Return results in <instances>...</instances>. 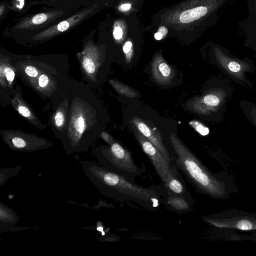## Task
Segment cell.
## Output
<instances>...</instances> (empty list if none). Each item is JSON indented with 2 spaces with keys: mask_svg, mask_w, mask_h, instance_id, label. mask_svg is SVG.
<instances>
[{
  "mask_svg": "<svg viewBox=\"0 0 256 256\" xmlns=\"http://www.w3.org/2000/svg\"><path fill=\"white\" fill-rule=\"evenodd\" d=\"M80 163L86 178L105 196L122 202H134L150 210L157 208L159 197L154 190L140 186L98 162L82 160Z\"/></svg>",
  "mask_w": 256,
  "mask_h": 256,
  "instance_id": "1",
  "label": "cell"
},
{
  "mask_svg": "<svg viewBox=\"0 0 256 256\" xmlns=\"http://www.w3.org/2000/svg\"><path fill=\"white\" fill-rule=\"evenodd\" d=\"M170 138L177 156L176 164L191 183L200 190L210 196H224L225 194L224 184L208 171L174 134L172 133Z\"/></svg>",
  "mask_w": 256,
  "mask_h": 256,
  "instance_id": "2",
  "label": "cell"
},
{
  "mask_svg": "<svg viewBox=\"0 0 256 256\" xmlns=\"http://www.w3.org/2000/svg\"><path fill=\"white\" fill-rule=\"evenodd\" d=\"M98 163L102 167L122 176H138L142 172L134 163L130 152L114 142L110 147L95 152Z\"/></svg>",
  "mask_w": 256,
  "mask_h": 256,
  "instance_id": "3",
  "label": "cell"
},
{
  "mask_svg": "<svg viewBox=\"0 0 256 256\" xmlns=\"http://www.w3.org/2000/svg\"><path fill=\"white\" fill-rule=\"evenodd\" d=\"M136 138L142 151L149 158L158 175L166 185L176 177L169 162L160 150L140 132L134 131Z\"/></svg>",
  "mask_w": 256,
  "mask_h": 256,
  "instance_id": "4",
  "label": "cell"
},
{
  "mask_svg": "<svg viewBox=\"0 0 256 256\" xmlns=\"http://www.w3.org/2000/svg\"><path fill=\"white\" fill-rule=\"evenodd\" d=\"M94 8L84 9L72 16L34 34V40H44L60 34L73 28L93 12Z\"/></svg>",
  "mask_w": 256,
  "mask_h": 256,
  "instance_id": "5",
  "label": "cell"
},
{
  "mask_svg": "<svg viewBox=\"0 0 256 256\" xmlns=\"http://www.w3.org/2000/svg\"><path fill=\"white\" fill-rule=\"evenodd\" d=\"M208 222L220 228H234L243 230H256V217L250 216H230L223 218L206 217Z\"/></svg>",
  "mask_w": 256,
  "mask_h": 256,
  "instance_id": "6",
  "label": "cell"
},
{
  "mask_svg": "<svg viewBox=\"0 0 256 256\" xmlns=\"http://www.w3.org/2000/svg\"><path fill=\"white\" fill-rule=\"evenodd\" d=\"M132 123L134 124L136 129L154 144L170 162L171 159L169 153L162 142V140L159 132L152 128L138 116H134Z\"/></svg>",
  "mask_w": 256,
  "mask_h": 256,
  "instance_id": "7",
  "label": "cell"
},
{
  "mask_svg": "<svg viewBox=\"0 0 256 256\" xmlns=\"http://www.w3.org/2000/svg\"><path fill=\"white\" fill-rule=\"evenodd\" d=\"M220 102V99L218 94L212 92L193 98L187 102L186 106L196 113L206 114L214 110Z\"/></svg>",
  "mask_w": 256,
  "mask_h": 256,
  "instance_id": "8",
  "label": "cell"
},
{
  "mask_svg": "<svg viewBox=\"0 0 256 256\" xmlns=\"http://www.w3.org/2000/svg\"><path fill=\"white\" fill-rule=\"evenodd\" d=\"M151 71L154 80L160 84H170L175 75L172 68L159 55L154 58Z\"/></svg>",
  "mask_w": 256,
  "mask_h": 256,
  "instance_id": "9",
  "label": "cell"
},
{
  "mask_svg": "<svg viewBox=\"0 0 256 256\" xmlns=\"http://www.w3.org/2000/svg\"><path fill=\"white\" fill-rule=\"evenodd\" d=\"M61 14V12L56 10L39 13L24 18L15 26V28L20 30L32 29L36 26L51 22L60 16Z\"/></svg>",
  "mask_w": 256,
  "mask_h": 256,
  "instance_id": "10",
  "label": "cell"
},
{
  "mask_svg": "<svg viewBox=\"0 0 256 256\" xmlns=\"http://www.w3.org/2000/svg\"><path fill=\"white\" fill-rule=\"evenodd\" d=\"M248 16L241 22V28L244 30L246 36L256 38V0H246Z\"/></svg>",
  "mask_w": 256,
  "mask_h": 256,
  "instance_id": "11",
  "label": "cell"
},
{
  "mask_svg": "<svg viewBox=\"0 0 256 256\" xmlns=\"http://www.w3.org/2000/svg\"><path fill=\"white\" fill-rule=\"evenodd\" d=\"M19 218L15 212L0 202V230L4 228L10 230L11 228H16L14 226L17 224Z\"/></svg>",
  "mask_w": 256,
  "mask_h": 256,
  "instance_id": "12",
  "label": "cell"
},
{
  "mask_svg": "<svg viewBox=\"0 0 256 256\" xmlns=\"http://www.w3.org/2000/svg\"><path fill=\"white\" fill-rule=\"evenodd\" d=\"M208 9L206 6H199L183 12L180 16L179 20L182 24L191 22L205 16Z\"/></svg>",
  "mask_w": 256,
  "mask_h": 256,
  "instance_id": "13",
  "label": "cell"
},
{
  "mask_svg": "<svg viewBox=\"0 0 256 256\" xmlns=\"http://www.w3.org/2000/svg\"><path fill=\"white\" fill-rule=\"evenodd\" d=\"M109 82L116 91L120 94L128 98H136L138 95V92L135 90L126 85L118 80L110 79Z\"/></svg>",
  "mask_w": 256,
  "mask_h": 256,
  "instance_id": "14",
  "label": "cell"
},
{
  "mask_svg": "<svg viewBox=\"0 0 256 256\" xmlns=\"http://www.w3.org/2000/svg\"><path fill=\"white\" fill-rule=\"evenodd\" d=\"M167 204L170 208L178 212H185L190 208L189 204L182 196L174 195L168 196Z\"/></svg>",
  "mask_w": 256,
  "mask_h": 256,
  "instance_id": "15",
  "label": "cell"
},
{
  "mask_svg": "<svg viewBox=\"0 0 256 256\" xmlns=\"http://www.w3.org/2000/svg\"><path fill=\"white\" fill-rule=\"evenodd\" d=\"M166 187L168 188L175 195L182 196L185 192V190L182 184L176 177L170 180Z\"/></svg>",
  "mask_w": 256,
  "mask_h": 256,
  "instance_id": "16",
  "label": "cell"
},
{
  "mask_svg": "<svg viewBox=\"0 0 256 256\" xmlns=\"http://www.w3.org/2000/svg\"><path fill=\"white\" fill-rule=\"evenodd\" d=\"M22 168L21 166L14 168H0V184L3 185L5 184L8 179L18 174Z\"/></svg>",
  "mask_w": 256,
  "mask_h": 256,
  "instance_id": "17",
  "label": "cell"
},
{
  "mask_svg": "<svg viewBox=\"0 0 256 256\" xmlns=\"http://www.w3.org/2000/svg\"><path fill=\"white\" fill-rule=\"evenodd\" d=\"M190 124L202 136H206L209 133V129L200 122L192 120L190 122Z\"/></svg>",
  "mask_w": 256,
  "mask_h": 256,
  "instance_id": "18",
  "label": "cell"
},
{
  "mask_svg": "<svg viewBox=\"0 0 256 256\" xmlns=\"http://www.w3.org/2000/svg\"><path fill=\"white\" fill-rule=\"evenodd\" d=\"M83 65L88 73L92 74L96 70L95 64L90 57L85 58L83 61Z\"/></svg>",
  "mask_w": 256,
  "mask_h": 256,
  "instance_id": "19",
  "label": "cell"
},
{
  "mask_svg": "<svg viewBox=\"0 0 256 256\" xmlns=\"http://www.w3.org/2000/svg\"><path fill=\"white\" fill-rule=\"evenodd\" d=\"M132 43L130 41L126 42L123 46V52L126 55V60L129 63L132 58Z\"/></svg>",
  "mask_w": 256,
  "mask_h": 256,
  "instance_id": "20",
  "label": "cell"
},
{
  "mask_svg": "<svg viewBox=\"0 0 256 256\" xmlns=\"http://www.w3.org/2000/svg\"><path fill=\"white\" fill-rule=\"evenodd\" d=\"M64 114L60 111H58L56 113L54 117L56 125L58 127L62 126L64 124Z\"/></svg>",
  "mask_w": 256,
  "mask_h": 256,
  "instance_id": "21",
  "label": "cell"
},
{
  "mask_svg": "<svg viewBox=\"0 0 256 256\" xmlns=\"http://www.w3.org/2000/svg\"><path fill=\"white\" fill-rule=\"evenodd\" d=\"M18 111L20 114L26 118H30L32 116L30 110L25 106L20 105L18 108Z\"/></svg>",
  "mask_w": 256,
  "mask_h": 256,
  "instance_id": "22",
  "label": "cell"
},
{
  "mask_svg": "<svg viewBox=\"0 0 256 256\" xmlns=\"http://www.w3.org/2000/svg\"><path fill=\"white\" fill-rule=\"evenodd\" d=\"M228 70L233 72H237L241 70V66L238 62L230 61L228 64Z\"/></svg>",
  "mask_w": 256,
  "mask_h": 256,
  "instance_id": "23",
  "label": "cell"
},
{
  "mask_svg": "<svg viewBox=\"0 0 256 256\" xmlns=\"http://www.w3.org/2000/svg\"><path fill=\"white\" fill-rule=\"evenodd\" d=\"M25 72L30 77H36L38 74L36 68L32 66H28L25 68Z\"/></svg>",
  "mask_w": 256,
  "mask_h": 256,
  "instance_id": "24",
  "label": "cell"
},
{
  "mask_svg": "<svg viewBox=\"0 0 256 256\" xmlns=\"http://www.w3.org/2000/svg\"><path fill=\"white\" fill-rule=\"evenodd\" d=\"M4 73L8 82H11L14 80L15 74L12 70L10 68H6L4 69Z\"/></svg>",
  "mask_w": 256,
  "mask_h": 256,
  "instance_id": "25",
  "label": "cell"
},
{
  "mask_svg": "<svg viewBox=\"0 0 256 256\" xmlns=\"http://www.w3.org/2000/svg\"><path fill=\"white\" fill-rule=\"evenodd\" d=\"M48 83V76L44 74H42L38 79L39 86L42 88L46 87Z\"/></svg>",
  "mask_w": 256,
  "mask_h": 256,
  "instance_id": "26",
  "label": "cell"
},
{
  "mask_svg": "<svg viewBox=\"0 0 256 256\" xmlns=\"http://www.w3.org/2000/svg\"><path fill=\"white\" fill-rule=\"evenodd\" d=\"M114 38L116 40H120L122 36V30L119 26H116L113 32Z\"/></svg>",
  "mask_w": 256,
  "mask_h": 256,
  "instance_id": "27",
  "label": "cell"
},
{
  "mask_svg": "<svg viewBox=\"0 0 256 256\" xmlns=\"http://www.w3.org/2000/svg\"><path fill=\"white\" fill-rule=\"evenodd\" d=\"M101 137L110 146L114 142L112 136L107 132H102L101 134Z\"/></svg>",
  "mask_w": 256,
  "mask_h": 256,
  "instance_id": "28",
  "label": "cell"
},
{
  "mask_svg": "<svg viewBox=\"0 0 256 256\" xmlns=\"http://www.w3.org/2000/svg\"><path fill=\"white\" fill-rule=\"evenodd\" d=\"M131 5L130 4H124L122 5H120L118 9L120 11H127L129 10L130 8Z\"/></svg>",
  "mask_w": 256,
  "mask_h": 256,
  "instance_id": "29",
  "label": "cell"
},
{
  "mask_svg": "<svg viewBox=\"0 0 256 256\" xmlns=\"http://www.w3.org/2000/svg\"><path fill=\"white\" fill-rule=\"evenodd\" d=\"M158 32H160L164 36L166 34L168 30L166 27L162 26L160 28Z\"/></svg>",
  "mask_w": 256,
  "mask_h": 256,
  "instance_id": "30",
  "label": "cell"
},
{
  "mask_svg": "<svg viewBox=\"0 0 256 256\" xmlns=\"http://www.w3.org/2000/svg\"><path fill=\"white\" fill-rule=\"evenodd\" d=\"M154 36L156 40H159L162 38L163 36L160 32H158L154 34Z\"/></svg>",
  "mask_w": 256,
  "mask_h": 256,
  "instance_id": "31",
  "label": "cell"
},
{
  "mask_svg": "<svg viewBox=\"0 0 256 256\" xmlns=\"http://www.w3.org/2000/svg\"><path fill=\"white\" fill-rule=\"evenodd\" d=\"M252 117L254 122L256 125V109H252Z\"/></svg>",
  "mask_w": 256,
  "mask_h": 256,
  "instance_id": "32",
  "label": "cell"
},
{
  "mask_svg": "<svg viewBox=\"0 0 256 256\" xmlns=\"http://www.w3.org/2000/svg\"><path fill=\"white\" fill-rule=\"evenodd\" d=\"M5 4H2L0 6V17L2 16V14L4 13L5 11Z\"/></svg>",
  "mask_w": 256,
  "mask_h": 256,
  "instance_id": "33",
  "label": "cell"
}]
</instances>
